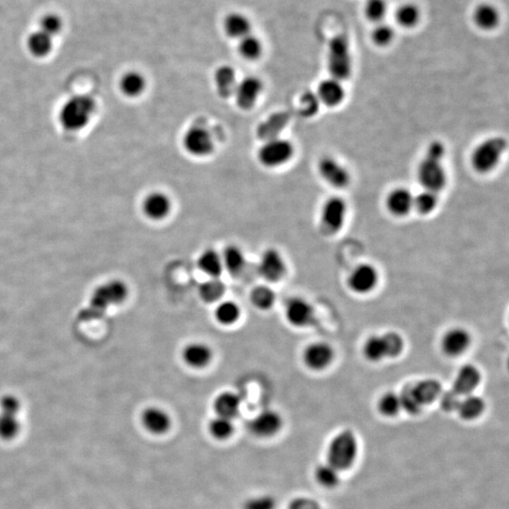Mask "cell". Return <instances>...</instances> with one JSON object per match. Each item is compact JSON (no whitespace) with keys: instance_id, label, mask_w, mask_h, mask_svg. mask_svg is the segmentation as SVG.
Wrapping results in <instances>:
<instances>
[{"instance_id":"obj_1","label":"cell","mask_w":509,"mask_h":509,"mask_svg":"<svg viewBox=\"0 0 509 509\" xmlns=\"http://www.w3.org/2000/svg\"><path fill=\"white\" fill-rule=\"evenodd\" d=\"M446 148L440 141L429 144L422 161L418 165V182L425 190L440 193L448 182L444 157Z\"/></svg>"},{"instance_id":"obj_2","label":"cell","mask_w":509,"mask_h":509,"mask_svg":"<svg viewBox=\"0 0 509 509\" xmlns=\"http://www.w3.org/2000/svg\"><path fill=\"white\" fill-rule=\"evenodd\" d=\"M128 296V286L122 280L113 279L102 284L95 289L89 304L79 314V319L81 322L100 319L111 307L122 304Z\"/></svg>"},{"instance_id":"obj_3","label":"cell","mask_w":509,"mask_h":509,"mask_svg":"<svg viewBox=\"0 0 509 509\" xmlns=\"http://www.w3.org/2000/svg\"><path fill=\"white\" fill-rule=\"evenodd\" d=\"M327 68L330 77L340 81L350 77L353 71V59L347 36L336 35L328 45Z\"/></svg>"},{"instance_id":"obj_4","label":"cell","mask_w":509,"mask_h":509,"mask_svg":"<svg viewBox=\"0 0 509 509\" xmlns=\"http://www.w3.org/2000/svg\"><path fill=\"white\" fill-rule=\"evenodd\" d=\"M95 110V102L88 95H76L70 98L61 108L59 121L64 128L76 131L84 128Z\"/></svg>"},{"instance_id":"obj_5","label":"cell","mask_w":509,"mask_h":509,"mask_svg":"<svg viewBox=\"0 0 509 509\" xmlns=\"http://www.w3.org/2000/svg\"><path fill=\"white\" fill-rule=\"evenodd\" d=\"M506 139L501 136L490 137L481 142L472 151L471 162L475 171L487 174L500 164L506 151Z\"/></svg>"},{"instance_id":"obj_6","label":"cell","mask_w":509,"mask_h":509,"mask_svg":"<svg viewBox=\"0 0 509 509\" xmlns=\"http://www.w3.org/2000/svg\"><path fill=\"white\" fill-rule=\"evenodd\" d=\"M358 453V443L351 431H343L333 439L327 452L328 464L337 471L352 466Z\"/></svg>"},{"instance_id":"obj_7","label":"cell","mask_w":509,"mask_h":509,"mask_svg":"<svg viewBox=\"0 0 509 509\" xmlns=\"http://www.w3.org/2000/svg\"><path fill=\"white\" fill-rule=\"evenodd\" d=\"M21 410L19 400L14 395H6L0 400V438L11 441L21 430V423L17 418Z\"/></svg>"},{"instance_id":"obj_8","label":"cell","mask_w":509,"mask_h":509,"mask_svg":"<svg viewBox=\"0 0 509 509\" xmlns=\"http://www.w3.org/2000/svg\"><path fill=\"white\" fill-rule=\"evenodd\" d=\"M294 147L286 139H270L263 144L258 152V161L266 167H278L293 157Z\"/></svg>"},{"instance_id":"obj_9","label":"cell","mask_w":509,"mask_h":509,"mask_svg":"<svg viewBox=\"0 0 509 509\" xmlns=\"http://www.w3.org/2000/svg\"><path fill=\"white\" fill-rule=\"evenodd\" d=\"M347 204L340 196L328 198L321 211L322 229L328 235L338 233L345 226Z\"/></svg>"},{"instance_id":"obj_10","label":"cell","mask_w":509,"mask_h":509,"mask_svg":"<svg viewBox=\"0 0 509 509\" xmlns=\"http://www.w3.org/2000/svg\"><path fill=\"white\" fill-rule=\"evenodd\" d=\"M182 144L185 151L195 157L209 156L214 149L213 136L208 129L200 126L189 128L183 136Z\"/></svg>"},{"instance_id":"obj_11","label":"cell","mask_w":509,"mask_h":509,"mask_svg":"<svg viewBox=\"0 0 509 509\" xmlns=\"http://www.w3.org/2000/svg\"><path fill=\"white\" fill-rule=\"evenodd\" d=\"M318 171L323 180L332 187L343 189L350 184L351 175L347 168L334 157H323L318 164Z\"/></svg>"},{"instance_id":"obj_12","label":"cell","mask_w":509,"mask_h":509,"mask_svg":"<svg viewBox=\"0 0 509 509\" xmlns=\"http://www.w3.org/2000/svg\"><path fill=\"white\" fill-rule=\"evenodd\" d=\"M285 314L287 320L294 327H309L315 321L314 307L301 297L289 299L286 304Z\"/></svg>"},{"instance_id":"obj_13","label":"cell","mask_w":509,"mask_h":509,"mask_svg":"<svg viewBox=\"0 0 509 509\" xmlns=\"http://www.w3.org/2000/svg\"><path fill=\"white\" fill-rule=\"evenodd\" d=\"M378 283V273L374 266L363 263L356 266L348 278V285L359 294L371 293Z\"/></svg>"},{"instance_id":"obj_14","label":"cell","mask_w":509,"mask_h":509,"mask_svg":"<svg viewBox=\"0 0 509 509\" xmlns=\"http://www.w3.org/2000/svg\"><path fill=\"white\" fill-rule=\"evenodd\" d=\"M258 273L268 281L280 280L285 276L287 266L280 253L276 249H267L263 253L258 266Z\"/></svg>"},{"instance_id":"obj_15","label":"cell","mask_w":509,"mask_h":509,"mask_svg":"<svg viewBox=\"0 0 509 509\" xmlns=\"http://www.w3.org/2000/svg\"><path fill=\"white\" fill-rule=\"evenodd\" d=\"M303 359L307 368L314 371L325 370L334 359V350L327 343H311L305 349Z\"/></svg>"},{"instance_id":"obj_16","label":"cell","mask_w":509,"mask_h":509,"mask_svg":"<svg viewBox=\"0 0 509 509\" xmlns=\"http://www.w3.org/2000/svg\"><path fill=\"white\" fill-rule=\"evenodd\" d=\"M262 84L258 77H247L238 82L234 94L237 105L242 110H249L262 94Z\"/></svg>"},{"instance_id":"obj_17","label":"cell","mask_w":509,"mask_h":509,"mask_svg":"<svg viewBox=\"0 0 509 509\" xmlns=\"http://www.w3.org/2000/svg\"><path fill=\"white\" fill-rule=\"evenodd\" d=\"M471 343V335L465 328L454 327L444 334L441 348L447 356H459L466 352Z\"/></svg>"},{"instance_id":"obj_18","label":"cell","mask_w":509,"mask_h":509,"mask_svg":"<svg viewBox=\"0 0 509 509\" xmlns=\"http://www.w3.org/2000/svg\"><path fill=\"white\" fill-rule=\"evenodd\" d=\"M479 369L472 364H466L457 372L452 390L459 396L472 394L481 382Z\"/></svg>"},{"instance_id":"obj_19","label":"cell","mask_w":509,"mask_h":509,"mask_svg":"<svg viewBox=\"0 0 509 509\" xmlns=\"http://www.w3.org/2000/svg\"><path fill=\"white\" fill-rule=\"evenodd\" d=\"M385 203L387 211L392 215L405 217L413 209L414 195L407 188H395L387 193Z\"/></svg>"},{"instance_id":"obj_20","label":"cell","mask_w":509,"mask_h":509,"mask_svg":"<svg viewBox=\"0 0 509 509\" xmlns=\"http://www.w3.org/2000/svg\"><path fill=\"white\" fill-rule=\"evenodd\" d=\"M282 418L273 410H265L260 413L250 423V429L254 435L260 438L275 436L282 428Z\"/></svg>"},{"instance_id":"obj_21","label":"cell","mask_w":509,"mask_h":509,"mask_svg":"<svg viewBox=\"0 0 509 509\" xmlns=\"http://www.w3.org/2000/svg\"><path fill=\"white\" fill-rule=\"evenodd\" d=\"M316 95L321 104L330 108L338 107L345 100V88L343 81L330 77L320 82Z\"/></svg>"},{"instance_id":"obj_22","label":"cell","mask_w":509,"mask_h":509,"mask_svg":"<svg viewBox=\"0 0 509 509\" xmlns=\"http://www.w3.org/2000/svg\"><path fill=\"white\" fill-rule=\"evenodd\" d=\"M171 209V200L164 193L153 192L144 199V213L151 220L160 221L166 218Z\"/></svg>"},{"instance_id":"obj_23","label":"cell","mask_w":509,"mask_h":509,"mask_svg":"<svg viewBox=\"0 0 509 509\" xmlns=\"http://www.w3.org/2000/svg\"><path fill=\"white\" fill-rule=\"evenodd\" d=\"M182 358L186 364L193 368H204L213 359V350L205 343H190L183 349Z\"/></svg>"},{"instance_id":"obj_24","label":"cell","mask_w":509,"mask_h":509,"mask_svg":"<svg viewBox=\"0 0 509 509\" xmlns=\"http://www.w3.org/2000/svg\"><path fill=\"white\" fill-rule=\"evenodd\" d=\"M142 421L149 432L162 435L171 428V418L159 407H148L144 410Z\"/></svg>"},{"instance_id":"obj_25","label":"cell","mask_w":509,"mask_h":509,"mask_svg":"<svg viewBox=\"0 0 509 509\" xmlns=\"http://www.w3.org/2000/svg\"><path fill=\"white\" fill-rule=\"evenodd\" d=\"M241 398L234 392H226L219 394L214 401V410L218 416L233 420L239 414Z\"/></svg>"},{"instance_id":"obj_26","label":"cell","mask_w":509,"mask_h":509,"mask_svg":"<svg viewBox=\"0 0 509 509\" xmlns=\"http://www.w3.org/2000/svg\"><path fill=\"white\" fill-rule=\"evenodd\" d=\"M412 387L419 402L423 407L436 401L443 394V387L440 382L433 378L423 379Z\"/></svg>"},{"instance_id":"obj_27","label":"cell","mask_w":509,"mask_h":509,"mask_svg":"<svg viewBox=\"0 0 509 509\" xmlns=\"http://www.w3.org/2000/svg\"><path fill=\"white\" fill-rule=\"evenodd\" d=\"M227 35L231 38L242 39L249 35L251 30V23L244 15L233 12L227 15L224 23Z\"/></svg>"},{"instance_id":"obj_28","label":"cell","mask_w":509,"mask_h":509,"mask_svg":"<svg viewBox=\"0 0 509 509\" xmlns=\"http://www.w3.org/2000/svg\"><path fill=\"white\" fill-rule=\"evenodd\" d=\"M198 265V268L211 278H218L224 269L221 256L213 249H207L199 256Z\"/></svg>"},{"instance_id":"obj_29","label":"cell","mask_w":509,"mask_h":509,"mask_svg":"<svg viewBox=\"0 0 509 509\" xmlns=\"http://www.w3.org/2000/svg\"><path fill=\"white\" fill-rule=\"evenodd\" d=\"M486 407L484 400L477 395L470 394L464 396L459 402L457 412L464 420L472 421L479 417L484 412Z\"/></svg>"},{"instance_id":"obj_30","label":"cell","mask_w":509,"mask_h":509,"mask_svg":"<svg viewBox=\"0 0 509 509\" xmlns=\"http://www.w3.org/2000/svg\"><path fill=\"white\" fill-rule=\"evenodd\" d=\"M214 79H215L217 90L221 97H227L234 94L237 84L236 75L232 67L223 66L217 69Z\"/></svg>"},{"instance_id":"obj_31","label":"cell","mask_w":509,"mask_h":509,"mask_svg":"<svg viewBox=\"0 0 509 509\" xmlns=\"http://www.w3.org/2000/svg\"><path fill=\"white\" fill-rule=\"evenodd\" d=\"M474 20L478 28L483 30H492L499 22V12L494 6L490 4H480L475 8Z\"/></svg>"},{"instance_id":"obj_32","label":"cell","mask_w":509,"mask_h":509,"mask_svg":"<svg viewBox=\"0 0 509 509\" xmlns=\"http://www.w3.org/2000/svg\"><path fill=\"white\" fill-rule=\"evenodd\" d=\"M146 79L143 75L136 71H131L124 75L120 81L121 91L126 97H135L146 89Z\"/></svg>"},{"instance_id":"obj_33","label":"cell","mask_w":509,"mask_h":509,"mask_svg":"<svg viewBox=\"0 0 509 509\" xmlns=\"http://www.w3.org/2000/svg\"><path fill=\"white\" fill-rule=\"evenodd\" d=\"M28 48L33 56L42 58L50 52L52 48V37L39 30L28 37Z\"/></svg>"},{"instance_id":"obj_34","label":"cell","mask_w":509,"mask_h":509,"mask_svg":"<svg viewBox=\"0 0 509 509\" xmlns=\"http://www.w3.org/2000/svg\"><path fill=\"white\" fill-rule=\"evenodd\" d=\"M224 267L229 271L231 275H239L244 270L245 266V257L244 253L239 247L235 245H229L224 249L223 257Z\"/></svg>"},{"instance_id":"obj_35","label":"cell","mask_w":509,"mask_h":509,"mask_svg":"<svg viewBox=\"0 0 509 509\" xmlns=\"http://www.w3.org/2000/svg\"><path fill=\"white\" fill-rule=\"evenodd\" d=\"M440 193L432 192V191L423 190L414 195V203L413 209H416L422 215H428L432 213L439 205V196Z\"/></svg>"},{"instance_id":"obj_36","label":"cell","mask_w":509,"mask_h":509,"mask_svg":"<svg viewBox=\"0 0 509 509\" xmlns=\"http://www.w3.org/2000/svg\"><path fill=\"white\" fill-rule=\"evenodd\" d=\"M363 354L372 363H379L387 358L386 346L381 336L374 335L364 343Z\"/></svg>"},{"instance_id":"obj_37","label":"cell","mask_w":509,"mask_h":509,"mask_svg":"<svg viewBox=\"0 0 509 509\" xmlns=\"http://www.w3.org/2000/svg\"><path fill=\"white\" fill-rule=\"evenodd\" d=\"M224 285L218 278H211L201 284L199 288V294L201 299L207 303H213L219 300L224 294Z\"/></svg>"},{"instance_id":"obj_38","label":"cell","mask_w":509,"mask_h":509,"mask_svg":"<svg viewBox=\"0 0 509 509\" xmlns=\"http://www.w3.org/2000/svg\"><path fill=\"white\" fill-rule=\"evenodd\" d=\"M250 299L257 309L267 311L275 303L276 296L273 289L269 287L258 286L253 289Z\"/></svg>"},{"instance_id":"obj_39","label":"cell","mask_w":509,"mask_h":509,"mask_svg":"<svg viewBox=\"0 0 509 509\" xmlns=\"http://www.w3.org/2000/svg\"><path fill=\"white\" fill-rule=\"evenodd\" d=\"M240 40L239 51L244 58L251 61L260 58L262 53V44L260 39L249 33Z\"/></svg>"},{"instance_id":"obj_40","label":"cell","mask_w":509,"mask_h":509,"mask_svg":"<svg viewBox=\"0 0 509 509\" xmlns=\"http://www.w3.org/2000/svg\"><path fill=\"white\" fill-rule=\"evenodd\" d=\"M241 311L237 304L232 301H224L217 307L215 317L222 325H232L239 320Z\"/></svg>"},{"instance_id":"obj_41","label":"cell","mask_w":509,"mask_h":509,"mask_svg":"<svg viewBox=\"0 0 509 509\" xmlns=\"http://www.w3.org/2000/svg\"><path fill=\"white\" fill-rule=\"evenodd\" d=\"M397 22L405 28H412L420 19V10L414 4L405 3L398 8L395 14Z\"/></svg>"},{"instance_id":"obj_42","label":"cell","mask_w":509,"mask_h":509,"mask_svg":"<svg viewBox=\"0 0 509 509\" xmlns=\"http://www.w3.org/2000/svg\"><path fill=\"white\" fill-rule=\"evenodd\" d=\"M377 407H378L379 412L387 417L397 415L402 410L399 394L392 392H387L379 398Z\"/></svg>"},{"instance_id":"obj_43","label":"cell","mask_w":509,"mask_h":509,"mask_svg":"<svg viewBox=\"0 0 509 509\" xmlns=\"http://www.w3.org/2000/svg\"><path fill=\"white\" fill-rule=\"evenodd\" d=\"M401 407L405 412L410 414L415 415L422 412L423 405L419 402L417 396H416L414 391H413L412 385H407L403 387L401 394H399Z\"/></svg>"},{"instance_id":"obj_44","label":"cell","mask_w":509,"mask_h":509,"mask_svg":"<svg viewBox=\"0 0 509 509\" xmlns=\"http://www.w3.org/2000/svg\"><path fill=\"white\" fill-rule=\"evenodd\" d=\"M209 431L211 435L219 440H224L229 438L234 431V425L231 419L217 416L209 423Z\"/></svg>"},{"instance_id":"obj_45","label":"cell","mask_w":509,"mask_h":509,"mask_svg":"<svg viewBox=\"0 0 509 509\" xmlns=\"http://www.w3.org/2000/svg\"><path fill=\"white\" fill-rule=\"evenodd\" d=\"M386 346L387 358H395L404 351L405 340L399 333L390 332L382 335Z\"/></svg>"},{"instance_id":"obj_46","label":"cell","mask_w":509,"mask_h":509,"mask_svg":"<svg viewBox=\"0 0 509 509\" xmlns=\"http://www.w3.org/2000/svg\"><path fill=\"white\" fill-rule=\"evenodd\" d=\"M316 477L318 482L325 488L335 487L340 480L338 471L328 463L318 468Z\"/></svg>"},{"instance_id":"obj_47","label":"cell","mask_w":509,"mask_h":509,"mask_svg":"<svg viewBox=\"0 0 509 509\" xmlns=\"http://www.w3.org/2000/svg\"><path fill=\"white\" fill-rule=\"evenodd\" d=\"M386 12V0H367L365 3V15L372 21H381V20L383 19Z\"/></svg>"},{"instance_id":"obj_48","label":"cell","mask_w":509,"mask_h":509,"mask_svg":"<svg viewBox=\"0 0 509 509\" xmlns=\"http://www.w3.org/2000/svg\"><path fill=\"white\" fill-rule=\"evenodd\" d=\"M372 37L374 44H376L379 46H385L389 45L392 42V39L394 37V28L390 25L381 24L377 25L374 28L373 33H372Z\"/></svg>"},{"instance_id":"obj_49","label":"cell","mask_w":509,"mask_h":509,"mask_svg":"<svg viewBox=\"0 0 509 509\" xmlns=\"http://www.w3.org/2000/svg\"><path fill=\"white\" fill-rule=\"evenodd\" d=\"M61 27H63V22H61V18L58 15H46L41 19L40 30L51 36V37L61 32Z\"/></svg>"},{"instance_id":"obj_50","label":"cell","mask_w":509,"mask_h":509,"mask_svg":"<svg viewBox=\"0 0 509 509\" xmlns=\"http://www.w3.org/2000/svg\"><path fill=\"white\" fill-rule=\"evenodd\" d=\"M320 105H321V102H320L316 93L315 94L314 93H306L301 98V113L307 117L314 115L319 110Z\"/></svg>"},{"instance_id":"obj_51","label":"cell","mask_w":509,"mask_h":509,"mask_svg":"<svg viewBox=\"0 0 509 509\" xmlns=\"http://www.w3.org/2000/svg\"><path fill=\"white\" fill-rule=\"evenodd\" d=\"M441 407L444 412H457L459 407V402L461 398L459 394L451 390V391L443 392L441 396Z\"/></svg>"},{"instance_id":"obj_52","label":"cell","mask_w":509,"mask_h":509,"mask_svg":"<svg viewBox=\"0 0 509 509\" xmlns=\"http://www.w3.org/2000/svg\"><path fill=\"white\" fill-rule=\"evenodd\" d=\"M276 502L271 496H258L248 500L244 509H275Z\"/></svg>"},{"instance_id":"obj_53","label":"cell","mask_w":509,"mask_h":509,"mask_svg":"<svg viewBox=\"0 0 509 509\" xmlns=\"http://www.w3.org/2000/svg\"><path fill=\"white\" fill-rule=\"evenodd\" d=\"M319 506L311 499L299 498L294 500L289 506V509H318Z\"/></svg>"},{"instance_id":"obj_54","label":"cell","mask_w":509,"mask_h":509,"mask_svg":"<svg viewBox=\"0 0 509 509\" xmlns=\"http://www.w3.org/2000/svg\"><path fill=\"white\" fill-rule=\"evenodd\" d=\"M318 509H320V508H318Z\"/></svg>"}]
</instances>
